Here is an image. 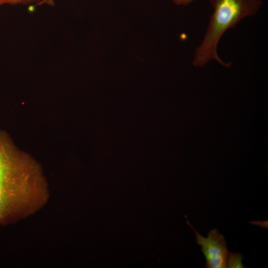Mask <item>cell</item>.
<instances>
[{
  "instance_id": "6da1fadb",
  "label": "cell",
  "mask_w": 268,
  "mask_h": 268,
  "mask_svg": "<svg viewBox=\"0 0 268 268\" xmlns=\"http://www.w3.org/2000/svg\"><path fill=\"white\" fill-rule=\"evenodd\" d=\"M49 198L48 184L40 164L0 130V225L35 214Z\"/></svg>"
},
{
  "instance_id": "5b68a950",
  "label": "cell",
  "mask_w": 268,
  "mask_h": 268,
  "mask_svg": "<svg viewBox=\"0 0 268 268\" xmlns=\"http://www.w3.org/2000/svg\"><path fill=\"white\" fill-rule=\"evenodd\" d=\"M42 0H7L8 4L15 5H28L35 4L37 5Z\"/></svg>"
},
{
  "instance_id": "8992f818",
  "label": "cell",
  "mask_w": 268,
  "mask_h": 268,
  "mask_svg": "<svg viewBox=\"0 0 268 268\" xmlns=\"http://www.w3.org/2000/svg\"><path fill=\"white\" fill-rule=\"evenodd\" d=\"M194 0H173L175 3L180 5H187L192 3Z\"/></svg>"
},
{
  "instance_id": "7a4b0ae2",
  "label": "cell",
  "mask_w": 268,
  "mask_h": 268,
  "mask_svg": "<svg viewBox=\"0 0 268 268\" xmlns=\"http://www.w3.org/2000/svg\"><path fill=\"white\" fill-rule=\"evenodd\" d=\"M213 12L201 45L196 49L193 64L204 66L210 60H216L222 66L230 67L219 57L217 47L223 35L233 28L243 18L255 15L260 9L262 0H210Z\"/></svg>"
},
{
  "instance_id": "277c9868",
  "label": "cell",
  "mask_w": 268,
  "mask_h": 268,
  "mask_svg": "<svg viewBox=\"0 0 268 268\" xmlns=\"http://www.w3.org/2000/svg\"><path fill=\"white\" fill-rule=\"evenodd\" d=\"M243 256L238 253H229L227 268H244L242 261Z\"/></svg>"
},
{
  "instance_id": "ba28073f",
  "label": "cell",
  "mask_w": 268,
  "mask_h": 268,
  "mask_svg": "<svg viewBox=\"0 0 268 268\" xmlns=\"http://www.w3.org/2000/svg\"><path fill=\"white\" fill-rule=\"evenodd\" d=\"M8 4L7 0H0V5Z\"/></svg>"
},
{
  "instance_id": "3957f363",
  "label": "cell",
  "mask_w": 268,
  "mask_h": 268,
  "mask_svg": "<svg viewBox=\"0 0 268 268\" xmlns=\"http://www.w3.org/2000/svg\"><path fill=\"white\" fill-rule=\"evenodd\" d=\"M187 223L193 229L196 234L197 243L201 247V250L206 259L204 267L227 268L229 252L223 235L216 229H213L209 232L207 237L205 238L202 236L193 227L188 220Z\"/></svg>"
},
{
  "instance_id": "52a82bcc",
  "label": "cell",
  "mask_w": 268,
  "mask_h": 268,
  "mask_svg": "<svg viewBox=\"0 0 268 268\" xmlns=\"http://www.w3.org/2000/svg\"><path fill=\"white\" fill-rule=\"evenodd\" d=\"M43 4L54 6L55 5V0H42L37 5H41Z\"/></svg>"
}]
</instances>
